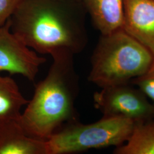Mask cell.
Instances as JSON below:
<instances>
[{
    "instance_id": "9c48e42d",
    "label": "cell",
    "mask_w": 154,
    "mask_h": 154,
    "mask_svg": "<svg viewBox=\"0 0 154 154\" xmlns=\"http://www.w3.org/2000/svg\"><path fill=\"white\" fill-rule=\"evenodd\" d=\"M83 4L101 35L123 29L124 0H83Z\"/></svg>"
},
{
    "instance_id": "8992f818",
    "label": "cell",
    "mask_w": 154,
    "mask_h": 154,
    "mask_svg": "<svg viewBox=\"0 0 154 154\" xmlns=\"http://www.w3.org/2000/svg\"><path fill=\"white\" fill-rule=\"evenodd\" d=\"M46 59L29 48L13 33L9 20L0 27V72L21 75L34 81Z\"/></svg>"
},
{
    "instance_id": "5bb4252c",
    "label": "cell",
    "mask_w": 154,
    "mask_h": 154,
    "mask_svg": "<svg viewBox=\"0 0 154 154\" xmlns=\"http://www.w3.org/2000/svg\"><path fill=\"white\" fill-rule=\"evenodd\" d=\"M62 1H69V2H83V0H58Z\"/></svg>"
},
{
    "instance_id": "5b68a950",
    "label": "cell",
    "mask_w": 154,
    "mask_h": 154,
    "mask_svg": "<svg viewBox=\"0 0 154 154\" xmlns=\"http://www.w3.org/2000/svg\"><path fill=\"white\" fill-rule=\"evenodd\" d=\"M95 107L103 116H119L135 123L154 119V106L137 88L129 83L102 88L93 95Z\"/></svg>"
},
{
    "instance_id": "7c38bea8",
    "label": "cell",
    "mask_w": 154,
    "mask_h": 154,
    "mask_svg": "<svg viewBox=\"0 0 154 154\" xmlns=\"http://www.w3.org/2000/svg\"><path fill=\"white\" fill-rule=\"evenodd\" d=\"M131 83L150 99L154 106V62L146 72L133 79Z\"/></svg>"
},
{
    "instance_id": "7a4b0ae2",
    "label": "cell",
    "mask_w": 154,
    "mask_h": 154,
    "mask_svg": "<svg viewBox=\"0 0 154 154\" xmlns=\"http://www.w3.org/2000/svg\"><path fill=\"white\" fill-rule=\"evenodd\" d=\"M74 55L61 53L51 56L53 62L46 76L37 84L18 119L29 136L48 141L62 127L79 121L75 101L79 82Z\"/></svg>"
},
{
    "instance_id": "52a82bcc",
    "label": "cell",
    "mask_w": 154,
    "mask_h": 154,
    "mask_svg": "<svg viewBox=\"0 0 154 154\" xmlns=\"http://www.w3.org/2000/svg\"><path fill=\"white\" fill-rule=\"evenodd\" d=\"M123 29L154 56V0H124Z\"/></svg>"
},
{
    "instance_id": "30bf717a",
    "label": "cell",
    "mask_w": 154,
    "mask_h": 154,
    "mask_svg": "<svg viewBox=\"0 0 154 154\" xmlns=\"http://www.w3.org/2000/svg\"><path fill=\"white\" fill-rule=\"evenodd\" d=\"M28 102L12 78L0 74V124L18 119Z\"/></svg>"
},
{
    "instance_id": "3957f363",
    "label": "cell",
    "mask_w": 154,
    "mask_h": 154,
    "mask_svg": "<svg viewBox=\"0 0 154 154\" xmlns=\"http://www.w3.org/2000/svg\"><path fill=\"white\" fill-rule=\"evenodd\" d=\"M154 62L152 53L122 29L100 35L91 58L88 81L101 88L129 83Z\"/></svg>"
},
{
    "instance_id": "277c9868",
    "label": "cell",
    "mask_w": 154,
    "mask_h": 154,
    "mask_svg": "<svg viewBox=\"0 0 154 154\" xmlns=\"http://www.w3.org/2000/svg\"><path fill=\"white\" fill-rule=\"evenodd\" d=\"M135 123L125 118L103 116L93 123H70L48 140L49 154H77L90 149L119 147L129 138Z\"/></svg>"
},
{
    "instance_id": "6da1fadb",
    "label": "cell",
    "mask_w": 154,
    "mask_h": 154,
    "mask_svg": "<svg viewBox=\"0 0 154 154\" xmlns=\"http://www.w3.org/2000/svg\"><path fill=\"white\" fill-rule=\"evenodd\" d=\"M83 2L24 0L9 20L13 33L39 54L82 51L88 43Z\"/></svg>"
},
{
    "instance_id": "4fadbf2b",
    "label": "cell",
    "mask_w": 154,
    "mask_h": 154,
    "mask_svg": "<svg viewBox=\"0 0 154 154\" xmlns=\"http://www.w3.org/2000/svg\"><path fill=\"white\" fill-rule=\"evenodd\" d=\"M24 0H0V27L4 25Z\"/></svg>"
},
{
    "instance_id": "8fae6325",
    "label": "cell",
    "mask_w": 154,
    "mask_h": 154,
    "mask_svg": "<svg viewBox=\"0 0 154 154\" xmlns=\"http://www.w3.org/2000/svg\"><path fill=\"white\" fill-rule=\"evenodd\" d=\"M116 154H154V119L135 123L126 143L116 147Z\"/></svg>"
},
{
    "instance_id": "ba28073f",
    "label": "cell",
    "mask_w": 154,
    "mask_h": 154,
    "mask_svg": "<svg viewBox=\"0 0 154 154\" xmlns=\"http://www.w3.org/2000/svg\"><path fill=\"white\" fill-rule=\"evenodd\" d=\"M0 154H49L48 141L27 135L18 119L0 124Z\"/></svg>"
}]
</instances>
